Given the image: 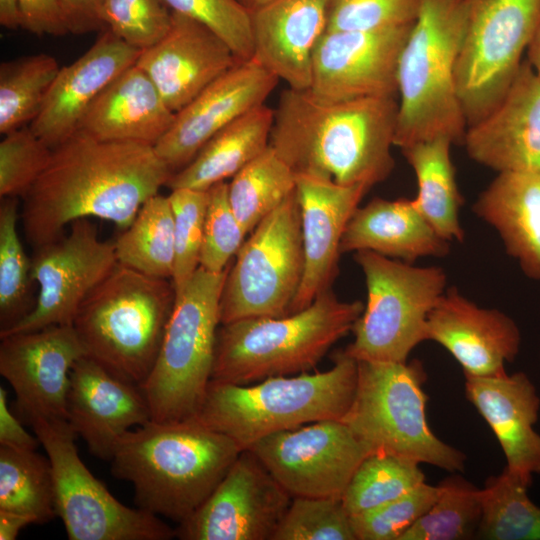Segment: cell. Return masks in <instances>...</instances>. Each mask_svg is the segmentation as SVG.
Instances as JSON below:
<instances>
[{"label":"cell","mask_w":540,"mask_h":540,"mask_svg":"<svg viewBox=\"0 0 540 540\" xmlns=\"http://www.w3.org/2000/svg\"><path fill=\"white\" fill-rule=\"evenodd\" d=\"M172 173L153 145L100 141L76 131L52 149L47 167L23 197L26 240L38 248L88 217L125 230Z\"/></svg>","instance_id":"obj_1"},{"label":"cell","mask_w":540,"mask_h":540,"mask_svg":"<svg viewBox=\"0 0 540 540\" xmlns=\"http://www.w3.org/2000/svg\"><path fill=\"white\" fill-rule=\"evenodd\" d=\"M395 97L327 102L285 89L274 110L269 145L295 174L369 189L394 168Z\"/></svg>","instance_id":"obj_2"},{"label":"cell","mask_w":540,"mask_h":540,"mask_svg":"<svg viewBox=\"0 0 540 540\" xmlns=\"http://www.w3.org/2000/svg\"><path fill=\"white\" fill-rule=\"evenodd\" d=\"M241 451L196 417L150 420L119 438L111 471L133 485L138 508L179 524L208 498Z\"/></svg>","instance_id":"obj_3"},{"label":"cell","mask_w":540,"mask_h":540,"mask_svg":"<svg viewBox=\"0 0 540 540\" xmlns=\"http://www.w3.org/2000/svg\"><path fill=\"white\" fill-rule=\"evenodd\" d=\"M358 362L337 352L323 372L274 376L251 384L211 380L196 418L243 451L277 432L342 420L357 385Z\"/></svg>","instance_id":"obj_4"},{"label":"cell","mask_w":540,"mask_h":540,"mask_svg":"<svg viewBox=\"0 0 540 540\" xmlns=\"http://www.w3.org/2000/svg\"><path fill=\"white\" fill-rule=\"evenodd\" d=\"M363 310L361 301H341L329 289L285 316L220 324L211 380L251 384L308 372L353 330Z\"/></svg>","instance_id":"obj_5"},{"label":"cell","mask_w":540,"mask_h":540,"mask_svg":"<svg viewBox=\"0 0 540 540\" xmlns=\"http://www.w3.org/2000/svg\"><path fill=\"white\" fill-rule=\"evenodd\" d=\"M464 25V0L421 1L397 66L400 149L437 137L463 142L467 122L455 69Z\"/></svg>","instance_id":"obj_6"},{"label":"cell","mask_w":540,"mask_h":540,"mask_svg":"<svg viewBox=\"0 0 540 540\" xmlns=\"http://www.w3.org/2000/svg\"><path fill=\"white\" fill-rule=\"evenodd\" d=\"M175 298L171 279L117 262L81 303L72 325L87 356L141 386L156 362Z\"/></svg>","instance_id":"obj_7"},{"label":"cell","mask_w":540,"mask_h":540,"mask_svg":"<svg viewBox=\"0 0 540 540\" xmlns=\"http://www.w3.org/2000/svg\"><path fill=\"white\" fill-rule=\"evenodd\" d=\"M357 385L343 417L370 454H389L449 472L466 456L438 438L427 422L426 373L420 361H357Z\"/></svg>","instance_id":"obj_8"},{"label":"cell","mask_w":540,"mask_h":540,"mask_svg":"<svg viewBox=\"0 0 540 540\" xmlns=\"http://www.w3.org/2000/svg\"><path fill=\"white\" fill-rule=\"evenodd\" d=\"M227 271L213 273L199 267L176 291L156 362L140 386L151 420L171 422L196 417L212 379Z\"/></svg>","instance_id":"obj_9"},{"label":"cell","mask_w":540,"mask_h":540,"mask_svg":"<svg viewBox=\"0 0 540 540\" xmlns=\"http://www.w3.org/2000/svg\"><path fill=\"white\" fill-rule=\"evenodd\" d=\"M354 259L364 274L367 301L345 353L356 361H407L427 340L428 316L447 289L444 270L367 250L355 252Z\"/></svg>","instance_id":"obj_10"},{"label":"cell","mask_w":540,"mask_h":540,"mask_svg":"<svg viewBox=\"0 0 540 540\" xmlns=\"http://www.w3.org/2000/svg\"><path fill=\"white\" fill-rule=\"evenodd\" d=\"M50 460L56 513L70 540H169L176 530L141 508L118 501L81 460L78 436L65 419L27 420Z\"/></svg>","instance_id":"obj_11"},{"label":"cell","mask_w":540,"mask_h":540,"mask_svg":"<svg viewBox=\"0 0 540 540\" xmlns=\"http://www.w3.org/2000/svg\"><path fill=\"white\" fill-rule=\"evenodd\" d=\"M243 242L228 269L220 323L290 314L304 271L301 215L296 190Z\"/></svg>","instance_id":"obj_12"},{"label":"cell","mask_w":540,"mask_h":540,"mask_svg":"<svg viewBox=\"0 0 540 540\" xmlns=\"http://www.w3.org/2000/svg\"><path fill=\"white\" fill-rule=\"evenodd\" d=\"M455 77L467 126L484 117L516 76L540 19V0H464Z\"/></svg>","instance_id":"obj_13"},{"label":"cell","mask_w":540,"mask_h":540,"mask_svg":"<svg viewBox=\"0 0 540 540\" xmlns=\"http://www.w3.org/2000/svg\"><path fill=\"white\" fill-rule=\"evenodd\" d=\"M69 226L68 233L35 248L31 273L38 297L33 309L0 337L72 325L81 303L117 264L114 242L101 241L96 224L82 218Z\"/></svg>","instance_id":"obj_14"},{"label":"cell","mask_w":540,"mask_h":540,"mask_svg":"<svg viewBox=\"0 0 540 540\" xmlns=\"http://www.w3.org/2000/svg\"><path fill=\"white\" fill-rule=\"evenodd\" d=\"M248 450L292 498H341L369 455L350 427L338 419L274 433Z\"/></svg>","instance_id":"obj_15"},{"label":"cell","mask_w":540,"mask_h":540,"mask_svg":"<svg viewBox=\"0 0 540 540\" xmlns=\"http://www.w3.org/2000/svg\"><path fill=\"white\" fill-rule=\"evenodd\" d=\"M292 497L250 450H243L225 476L186 520L183 540H272Z\"/></svg>","instance_id":"obj_16"},{"label":"cell","mask_w":540,"mask_h":540,"mask_svg":"<svg viewBox=\"0 0 540 540\" xmlns=\"http://www.w3.org/2000/svg\"><path fill=\"white\" fill-rule=\"evenodd\" d=\"M413 24L375 31H325L314 52L308 91L327 102L395 97L398 60Z\"/></svg>","instance_id":"obj_17"},{"label":"cell","mask_w":540,"mask_h":540,"mask_svg":"<svg viewBox=\"0 0 540 540\" xmlns=\"http://www.w3.org/2000/svg\"><path fill=\"white\" fill-rule=\"evenodd\" d=\"M87 355L73 325H53L1 337L0 374L15 392L26 420H67L74 364Z\"/></svg>","instance_id":"obj_18"},{"label":"cell","mask_w":540,"mask_h":540,"mask_svg":"<svg viewBox=\"0 0 540 540\" xmlns=\"http://www.w3.org/2000/svg\"><path fill=\"white\" fill-rule=\"evenodd\" d=\"M278 80L255 59L240 61L176 112L154 145L157 155L173 173L180 170L217 132L263 105Z\"/></svg>","instance_id":"obj_19"},{"label":"cell","mask_w":540,"mask_h":540,"mask_svg":"<svg viewBox=\"0 0 540 540\" xmlns=\"http://www.w3.org/2000/svg\"><path fill=\"white\" fill-rule=\"evenodd\" d=\"M471 159L501 172L540 173V77L527 60L500 101L467 126Z\"/></svg>","instance_id":"obj_20"},{"label":"cell","mask_w":540,"mask_h":540,"mask_svg":"<svg viewBox=\"0 0 540 540\" xmlns=\"http://www.w3.org/2000/svg\"><path fill=\"white\" fill-rule=\"evenodd\" d=\"M240 61L207 26L171 11L168 32L142 50L135 64L151 78L167 106L176 113Z\"/></svg>","instance_id":"obj_21"},{"label":"cell","mask_w":540,"mask_h":540,"mask_svg":"<svg viewBox=\"0 0 540 540\" xmlns=\"http://www.w3.org/2000/svg\"><path fill=\"white\" fill-rule=\"evenodd\" d=\"M368 190L364 185H340L330 179L296 174L304 271L290 313L304 309L330 289L338 271L346 226Z\"/></svg>","instance_id":"obj_22"},{"label":"cell","mask_w":540,"mask_h":540,"mask_svg":"<svg viewBox=\"0 0 540 540\" xmlns=\"http://www.w3.org/2000/svg\"><path fill=\"white\" fill-rule=\"evenodd\" d=\"M426 338L443 346L465 376L475 377L506 374L505 364L521 346L520 329L511 317L478 306L455 287L446 289L430 312Z\"/></svg>","instance_id":"obj_23"},{"label":"cell","mask_w":540,"mask_h":540,"mask_svg":"<svg viewBox=\"0 0 540 540\" xmlns=\"http://www.w3.org/2000/svg\"><path fill=\"white\" fill-rule=\"evenodd\" d=\"M66 411L75 433L103 460H111L121 436L151 420L140 386L116 376L87 355L71 370Z\"/></svg>","instance_id":"obj_24"},{"label":"cell","mask_w":540,"mask_h":540,"mask_svg":"<svg viewBox=\"0 0 540 540\" xmlns=\"http://www.w3.org/2000/svg\"><path fill=\"white\" fill-rule=\"evenodd\" d=\"M141 53L108 29L77 60L60 68L30 129L50 148L68 139L99 94Z\"/></svg>","instance_id":"obj_25"},{"label":"cell","mask_w":540,"mask_h":540,"mask_svg":"<svg viewBox=\"0 0 540 540\" xmlns=\"http://www.w3.org/2000/svg\"><path fill=\"white\" fill-rule=\"evenodd\" d=\"M327 6L328 0H275L250 12L252 58L288 88L308 90Z\"/></svg>","instance_id":"obj_26"},{"label":"cell","mask_w":540,"mask_h":540,"mask_svg":"<svg viewBox=\"0 0 540 540\" xmlns=\"http://www.w3.org/2000/svg\"><path fill=\"white\" fill-rule=\"evenodd\" d=\"M467 399L492 429L509 471L532 483L540 474V434L534 429L540 396L523 372L489 377L465 376Z\"/></svg>","instance_id":"obj_27"},{"label":"cell","mask_w":540,"mask_h":540,"mask_svg":"<svg viewBox=\"0 0 540 540\" xmlns=\"http://www.w3.org/2000/svg\"><path fill=\"white\" fill-rule=\"evenodd\" d=\"M175 114L151 78L134 64L92 102L77 131L100 141L154 146L171 127Z\"/></svg>","instance_id":"obj_28"},{"label":"cell","mask_w":540,"mask_h":540,"mask_svg":"<svg viewBox=\"0 0 540 540\" xmlns=\"http://www.w3.org/2000/svg\"><path fill=\"white\" fill-rule=\"evenodd\" d=\"M449 249L450 242L406 198H375L358 206L340 246L341 254L367 250L411 264L423 257L445 256Z\"/></svg>","instance_id":"obj_29"},{"label":"cell","mask_w":540,"mask_h":540,"mask_svg":"<svg viewBox=\"0 0 540 540\" xmlns=\"http://www.w3.org/2000/svg\"><path fill=\"white\" fill-rule=\"evenodd\" d=\"M473 211L498 232L524 274L540 280V173H498Z\"/></svg>","instance_id":"obj_30"},{"label":"cell","mask_w":540,"mask_h":540,"mask_svg":"<svg viewBox=\"0 0 540 540\" xmlns=\"http://www.w3.org/2000/svg\"><path fill=\"white\" fill-rule=\"evenodd\" d=\"M274 110L260 105L211 137L195 157L172 173L166 186L207 191L233 177L270 143Z\"/></svg>","instance_id":"obj_31"},{"label":"cell","mask_w":540,"mask_h":540,"mask_svg":"<svg viewBox=\"0 0 540 540\" xmlns=\"http://www.w3.org/2000/svg\"><path fill=\"white\" fill-rule=\"evenodd\" d=\"M452 144L448 138L437 137L413 143L401 151L417 179L418 193L412 199L417 210L442 238L462 242V197L451 160Z\"/></svg>","instance_id":"obj_32"},{"label":"cell","mask_w":540,"mask_h":540,"mask_svg":"<svg viewBox=\"0 0 540 540\" xmlns=\"http://www.w3.org/2000/svg\"><path fill=\"white\" fill-rule=\"evenodd\" d=\"M114 246L118 263L150 276L172 279L175 237L169 197H150Z\"/></svg>","instance_id":"obj_33"},{"label":"cell","mask_w":540,"mask_h":540,"mask_svg":"<svg viewBox=\"0 0 540 540\" xmlns=\"http://www.w3.org/2000/svg\"><path fill=\"white\" fill-rule=\"evenodd\" d=\"M295 190V172L270 145L228 183L230 204L247 234Z\"/></svg>","instance_id":"obj_34"},{"label":"cell","mask_w":540,"mask_h":540,"mask_svg":"<svg viewBox=\"0 0 540 540\" xmlns=\"http://www.w3.org/2000/svg\"><path fill=\"white\" fill-rule=\"evenodd\" d=\"M531 483L506 467L480 489L482 515L476 534L487 540H540V507L528 495Z\"/></svg>","instance_id":"obj_35"},{"label":"cell","mask_w":540,"mask_h":540,"mask_svg":"<svg viewBox=\"0 0 540 540\" xmlns=\"http://www.w3.org/2000/svg\"><path fill=\"white\" fill-rule=\"evenodd\" d=\"M0 509L28 514L39 524L57 516L48 456L0 446Z\"/></svg>","instance_id":"obj_36"},{"label":"cell","mask_w":540,"mask_h":540,"mask_svg":"<svg viewBox=\"0 0 540 540\" xmlns=\"http://www.w3.org/2000/svg\"><path fill=\"white\" fill-rule=\"evenodd\" d=\"M60 70L56 59L39 53L0 65V133L32 122Z\"/></svg>","instance_id":"obj_37"},{"label":"cell","mask_w":540,"mask_h":540,"mask_svg":"<svg viewBox=\"0 0 540 540\" xmlns=\"http://www.w3.org/2000/svg\"><path fill=\"white\" fill-rule=\"evenodd\" d=\"M431 507L401 540H465L476 538L482 506L480 489L459 475L445 478Z\"/></svg>","instance_id":"obj_38"},{"label":"cell","mask_w":540,"mask_h":540,"mask_svg":"<svg viewBox=\"0 0 540 540\" xmlns=\"http://www.w3.org/2000/svg\"><path fill=\"white\" fill-rule=\"evenodd\" d=\"M424 482L419 463L374 453L360 463L341 500L350 516H354L401 497Z\"/></svg>","instance_id":"obj_39"},{"label":"cell","mask_w":540,"mask_h":540,"mask_svg":"<svg viewBox=\"0 0 540 540\" xmlns=\"http://www.w3.org/2000/svg\"><path fill=\"white\" fill-rule=\"evenodd\" d=\"M18 198H2L0 206V332L18 323L31 310L29 289L33 281L17 230Z\"/></svg>","instance_id":"obj_40"},{"label":"cell","mask_w":540,"mask_h":540,"mask_svg":"<svg viewBox=\"0 0 540 540\" xmlns=\"http://www.w3.org/2000/svg\"><path fill=\"white\" fill-rule=\"evenodd\" d=\"M272 540H356L341 498L294 497Z\"/></svg>","instance_id":"obj_41"},{"label":"cell","mask_w":540,"mask_h":540,"mask_svg":"<svg viewBox=\"0 0 540 540\" xmlns=\"http://www.w3.org/2000/svg\"><path fill=\"white\" fill-rule=\"evenodd\" d=\"M168 197L175 237V266L171 281L175 291H178L200 266L209 190L173 189Z\"/></svg>","instance_id":"obj_42"},{"label":"cell","mask_w":540,"mask_h":540,"mask_svg":"<svg viewBox=\"0 0 540 540\" xmlns=\"http://www.w3.org/2000/svg\"><path fill=\"white\" fill-rule=\"evenodd\" d=\"M438 492V486L424 482L401 497L351 516L356 540H401L404 533L431 507Z\"/></svg>","instance_id":"obj_43"},{"label":"cell","mask_w":540,"mask_h":540,"mask_svg":"<svg viewBox=\"0 0 540 540\" xmlns=\"http://www.w3.org/2000/svg\"><path fill=\"white\" fill-rule=\"evenodd\" d=\"M52 148L30 127L4 135L0 143V196L24 197L47 167Z\"/></svg>","instance_id":"obj_44"},{"label":"cell","mask_w":540,"mask_h":540,"mask_svg":"<svg viewBox=\"0 0 540 540\" xmlns=\"http://www.w3.org/2000/svg\"><path fill=\"white\" fill-rule=\"evenodd\" d=\"M246 235L230 204L228 183L215 184L209 189L199 267L213 273L225 271Z\"/></svg>","instance_id":"obj_45"},{"label":"cell","mask_w":540,"mask_h":540,"mask_svg":"<svg viewBox=\"0 0 540 540\" xmlns=\"http://www.w3.org/2000/svg\"><path fill=\"white\" fill-rule=\"evenodd\" d=\"M172 11L215 32L241 61L253 57L250 12L237 0H162Z\"/></svg>","instance_id":"obj_46"},{"label":"cell","mask_w":540,"mask_h":540,"mask_svg":"<svg viewBox=\"0 0 540 540\" xmlns=\"http://www.w3.org/2000/svg\"><path fill=\"white\" fill-rule=\"evenodd\" d=\"M422 0H328L326 31H375L413 24Z\"/></svg>","instance_id":"obj_47"},{"label":"cell","mask_w":540,"mask_h":540,"mask_svg":"<svg viewBox=\"0 0 540 540\" xmlns=\"http://www.w3.org/2000/svg\"><path fill=\"white\" fill-rule=\"evenodd\" d=\"M103 17L106 29L141 51L160 41L171 25V10L162 0H105Z\"/></svg>","instance_id":"obj_48"},{"label":"cell","mask_w":540,"mask_h":540,"mask_svg":"<svg viewBox=\"0 0 540 540\" xmlns=\"http://www.w3.org/2000/svg\"><path fill=\"white\" fill-rule=\"evenodd\" d=\"M21 28L36 35L68 34L60 0H20Z\"/></svg>","instance_id":"obj_49"},{"label":"cell","mask_w":540,"mask_h":540,"mask_svg":"<svg viewBox=\"0 0 540 540\" xmlns=\"http://www.w3.org/2000/svg\"><path fill=\"white\" fill-rule=\"evenodd\" d=\"M105 0H60L69 33L80 35L106 29Z\"/></svg>","instance_id":"obj_50"},{"label":"cell","mask_w":540,"mask_h":540,"mask_svg":"<svg viewBox=\"0 0 540 540\" xmlns=\"http://www.w3.org/2000/svg\"><path fill=\"white\" fill-rule=\"evenodd\" d=\"M41 445L38 437L31 435L11 412L7 392L0 386V446L19 450H37Z\"/></svg>","instance_id":"obj_51"},{"label":"cell","mask_w":540,"mask_h":540,"mask_svg":"<svg viewBox=\"0 0 540 540\" xmlns=\"http://www.w3.org/2000/svg\"><path fill=\"white\" fill-rule=\"evenodd\" d=\"M35 523L28 514L0 509V540H14L23 528Z\"/></svg>","instance_id":"obj_52"},{"label":"cell","mask_w":540,"mask_h":540,"mask_svg":"<svg viewBox=\"0 0 540 540\" xmlns=\"http://www.w3.org/2000/svg\"><path fill=\"white\" fill-rule=\"evenodd\" d=\"M0 24L10 30L21 28L20 0H0Z\"/></svg>","instance_id":"obj_53"},{"label":"cell","mask_w":540,"mask_h":540,"mask_svg":"<svg viewBox=\"0 0 540 540\" xmlns=\"http://www.w3.org/2000/svg\"><path fill=\"white\" fill-rule=\"evenodd\" d=\"M527 61L540 77V19L527 49Z\"/></svg>","instance_id":"obj_54"},{"label":"cell","mask_w":540,"mask_h":540,"mask_svg":"<svg viewBox=\"0 0 540 540\" xmlns=\"http://www.w3.org/2000/svg\"><path fill=\"white\" fill-rule=\"evenodd\" d=\"M242 4L249 12H252L258 8H261L275 0H237Z\"/></svg>","instance_id":"obj_55"}]
</instances>
